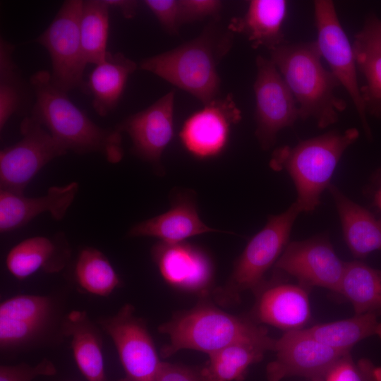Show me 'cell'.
Instances as JSON below:
<instances>
[{"instance_id": "obj_30", "label": "cell", "mask_w": 381, "mask_h": 381, "mask_svg": "<svg viewBox=\"0 0 381 381\" xmlns=\"http://www.w3.org/2000/svg\"><path fill=\"white\" fill-rule=\"evenodd\" d=\"M15 47L0 39V130L26 106L28 89L13 59Z\"/></svg>"}, {"instance_id": "obj_20", "label": "cell", "mask_w": 381, "mask_h": 381, "mask_svg": "<svg viewBox=\"0 0 381 381\" xmlns=\"http://www.w3.org/2000/svg\"><path fill=\"white\" fill-rule=\"evenodd\" d=\"M287 11L284 0H251L245 14L233 18L227 28L244 35L253 49L271 51L286 42L282 27Z\"/></svg>"}, {"instance_id": "obj_29", "label": "cell", "mask_w": 381, "mask_h": 381, "mask_svg": "<svg viewBox=\"0 0 381 381\" xmlns=\"http://www.w3.org/2000/svg\"><path fill=\"white\" fill-rule=\"evenodd\" d=\"M109 8L104 0L83 1L80 35L83 54L87 64L96 65L107 56Z\"/></svg>"}, {"instance_id": "obj_11", "label": "cell", "mask_w": 381, "mask_h": 381, "mask_svg": "<svg viewBox=\"0 0 381 381\" xmlns=\"http://www.w3.org/2000/svg\"><path fill=\"white\" fill-rule=\"evenodd\" d=\"M99 323L113 341L124 370L125 376L118 381H155L163 361L134 307L125 304Z\"/></svg>"}, {"instance_id": "obj_34", "label": "cell", "mask_w": 381, "mask_h": 381, "mask_svg": "<svg viewBox=\"0 0 381 381\" xmlns=\"http://www.w3.org/2000/svg\"><path fill=\"white\" fill-rule=\"evenodd\" d=\"M143 3L167 33H179L182 25L179 0H145Z\"/></svg>"}, {"instance_id": "obj_25", "label": "cell", "mask_w": 381, "mask_h": 381, "mask_svg": "<svg viewBox=\"0 0 381 381\" xmlns=\"http://www.w3.org/2000/svg\"><path fill=\"white\" fill-rule=\"evenodd\" d=\"M63 332L70 337L73 357L87 381H107L97 329L85 311L73 310L66 318Z\"/></svg>"}, {"instance_id": "obj_33", "label": "cell", "mask_w": 381, "mask_h": 381, "mask_svg": "<svg viewBox=\"0 0 381 381\" xmlns=\"http://www.w3.org/2000/svg\"><path fill=\"white\" fill-rule=\"evenodd\" d=\"M326 381H381V368H374L367 361L356 365L349 356L333 367Z\"/></svg>"}, {"instance_id": "obj_16", "label": "cell", "mask_w": 381, "mask_h": 381, "mask_svg": "<svg viewBox=\"0 0 381 381\" xmlns=\"http://www.w3.org/2000/svg\"><path fill=\"white\" fill-rule=\"evenodd\" d=\"M77 182L50 187L42 196L27 197L23 193L0 191V231L16 230L43 213L56 220L62 219L78 191Z\"/></svg>"}, {"instance_id": "obj_32", "label": "cell", "mask_w": 381, "mask_h": 381, "mask_svg": "<svg viewBox=\"0 0 381 381\" xmlns=\"http://www.w3.org/2000/svg\"><path fill=\"white\" fill-rule=\"evenodd\" d=\"M356 64L367 81L361 89L366 107L369 103L381 102V50L372 46L354 41Z\"/></svg>"}, {"instance_id": "obj_2", "label": "cell", "mask_w": 381, "mask_h": 381, "mask_svg": "<svg viewBox=\"0 0 381 381\" xmlns=\"http://www.w3.org/2000/svg\"><path fill=\"white\" fill-rule=\"evenodd\" d=\"M234 33L211 21L202 32L177 47L143 59L140 69L150 72L208 104L218 98L217 66L231 49Z\"/></svg>"}, {"instance_id": "obj_36", "label": "cell", "mask_w": 381, "mask_h": 381, "mask_svg": "<svg viewBox=\"0 0 381 381\" xmlns=\"http://www.w3.org/2000/svg\"><path fill=\"white\" fill-rule=\"evenodd\" d=\"M182 25L207 18L219 20L222 2L219 0H179Z\"/></svg>"}, {"instance_id": "obj_28", "label": "cell", "mask_w": 381, "mask_h": 381, "mask_svg": "<svg viewBox=\"0 0 381 381\" xmlns=\"http://www.w3.org/2000/svg\"><path fill=\"white\" fill-rule=\"evenodd\" d=\"M377 315L365 313L305 329L318 341L338 349L350 351L358 341L372 335L381 338V322Z\"/></svg>"}, {"instance_id": "obj_14", "label": "cell", "mask_w": 381, "mask_h": 381, "mask_svg": "<svg viewBox=\"0 0 381 381\" xmlns=\"http://www.w3.org/2000/svg\"><path fill=\"white\" fill-rule=\"evenodd\" d=\"M241 119V112L231 94L204 104L184 121L179 137L185 149L194 157L207 159L225 148L233 125Z\"/></svg>"}, {"instance_id": "obj_12", "label": "cell", "mask_w": 381, "mask_h": 381, "mask_svg": "<svg viewBox=\"0 0 381 381\" xmlns=\"http://www.w3.org/2000/svg\"><path fill=\"white\" fill-rule=\"evenodd\" d=\"M275 358L266 368L269 381H279L290 376L310 379L326 377L339 361L349 356V351L326 345L305 329L287 331L275 339Z\"/></svg>"}, {"instance_id": "obj_21", "label": "cell", "mask_w": 381, "mask_h": 381, "mask_svg": "<svg viewBox=\"0 0 381 381\" xmlns=\"http://www.w3.org/2000/svg\"><path fill=\"white\" fill-rule=\"evenodd\" d=\"M255 314L260 322L287 331L301 329L310 318L308 296L303 286L281 284L260 294Z\"/></svg>"}, {"instance_id": "obj_22", "label": "cell", "mask_w": 381, "mask_h": 381, "mask_svg": "<svg viewBox=\"0 0 381 381\" xmlns=\"http://www.w3.org/2000/svg\"><path fill=\"white\" fill-rule=\"evenodd\" d=\"M138 66L123 54L109 52L95 65L82 89L92 96V107L98 115L107 116L116 109L128 77Z\"/></svg>"}, {"instance_id": "obj_27", "label": "cell", "mask_w": 381, "mask_h": 381, "mask_svg": "<svg viewBox=\"0 0 381 381\" xmlns=\"http://www.w3.org/2000/svg\"><path fill=\"white\" fill-rule=\"evenodd\" d=\"M267 351L260 344L234 343L210 354L202 371L207 381H241L248 368L260 361Z\"/></svg>"}, {"instance_id": "obj_13", "label": "cell", "mask_w": 381, "mask_h": 381, "mask_svg": "<svg viewBox=\"0 0 381 381\" xmlns=\"http://www.w3.org/2000/svg\"><path fill=\"white\" fill-rule=\"evenodd\" d=\"M275 268L294 277L303 286L339 292L345 262L325 237L317 236L288 243Z\"/></svg>"}, {"instance_id": "obj_24", "label": "cell", "mask_w": 381, "mask_h": 381, "mask_svg": "<svg viewBox=\"0 0 381 381\" xmlns=\"http://www.w3.org/2000/svg\"><path fill=\"white\" fill-rule=\"evenodd\" d=\"M69 252L66 246L46 236H34L22 241L8 252L6 265L9 272L24 279L39 270L49 273L61 271Z\"/></svg>"}, {"instance_id": "obj_19", "label": "cell", "mask_w": 381, "mask_h": 381, "mask_svg": "<svg viewBox=\"0 0 381 381\" xmlns=\"http://www.w3.org/2000/svg\"><path fill=\"white\" fill-rule=\"evenodd\" d=\"M221 231L207 226L200 218L193 198L178 195L166 212L134 225L130 236H150L167 243H177L202 234Z\"/></svg>"}, {"instance_id": "obj_5", "label": "cell", "mask_w": 381, "mask_h": 381, "mask_svg": "<svg viewBox=\"0 0 381 381\" xmlns=\"http://www.w3.org/2000/svg\"><path fill=\"white\" fill-rule=\"evenodd\" d=\"M358 136L356 128L332 131L273 152L270 167L290 175L297 192L295 204L301 212L313 211L319 205L343 154Z\"/></svg>"}, {"instance_id": "obj_17", "label": "cell", "mask_w": 381, "mask_h": 381, "mask_svg": "<svg viewBox=\"0 0 381 381\" xmlns=\"http://www.w3.org/2000/svg\"><path fill=\"white\" fill-rule=\"evenodd\" d=\"M152 253L162 277L174 286L200 291L212 280L211 262L207 256L195 246L184 242L160 241L153 247Z\"/></svg>"}, {"instance_id": "obj_7", "label": "cell", "mask_w": 381, "mask_h": 381, "mask_svg": "<svg viewBox=\"0 0 381 381\" xmlns=\"http://www.w3.org/2000/svg\"><path fill=\"white\" fill-rule=\"evenodd\" d=\"M82 0L65 1L47 28L35 42L49 52L52 71L51 78L61 90L83 88L87 65L81 47L80 18Z\"/></svg>"}, {"instance_id": "obj_4", "label": "cell", "mask_w": 381, "mask_h": 381, "mask_svg": "<svg viewBox=\"0 0 381 381\" xmlns=\"http://www.w3.org/2000/svg\"><path fill=\"white\" fill-rule=\"evenodd\" d=\"M159 331L169 338V344L161 349L164 358L182 349L196 350L209 356L237 342L260 344L272 351L275 341L265 327L206 303L174 315L159 327Z\"/></svg>"}, {"instance_id": "obj_26", "label": "cell", "mask_w": 381, "mask_h": 381, "mask_svg": "<svg viewBox=\"0 0 381 381\" xmlns=\"http://www.w3.org/2000/svg\"><path fill=\"white\" fill-rule=\"evenodd\" d=\"M338 293L351 303L356 315L381 314V271L358 261L345 262Z\"/></svg>"}, {"instance_id": "obj_9", "label": "cell", "mask_w": 381, "mask_h": 381, "mask_svg": "<svg viewBox=\"0 0 381 381\" xmlns=\"http://www.w3.org/2000/svg\"><path fill=\"white\" fill-rule=\"evenodd\" d=\"M253 84L255 97V135L262 150L273 147L277 134L299 119L296 101L271 59L258 55Z\"/></svg>"}, {"instance_id": "obj_40", "label": "cell", "mask_w": 381, "mask_h": 381, "mask_svg": "<svg viewBox=\"0 0 381 381\" xmlns=\"http://www.w3.org/2000/svg\"><path fill=\"white\" fill-rule=\"evenodd\" d=\"M375 202L377 205L381 209V187L375 195Z\"/></svg>"}, {"instance_id": "obj_23", "label": "cell", "mask_w": 381, "mask_h": 381, "mask_svg": "<svg viewBox=\"0 0 381 381\" xmlns=\"http://www.w3.org/2000/svg\"><path fill=\"white\" fill-rule=\"evenodd\" d=\"M327 190L336 205L344 240L353 256L363 258L381 250V219L353 202L335 186L330 183Z\"/></svg>"}, {"instance_id": "obj_10", "label": "cell", "mask_w": 381, "mask_h": 381, "mask_svg": "<svg viewBox=\"0 0 381 381\" xmlns=\"http://www.w3.org/2000/svg\"><path fill=\"white\" fill-rule=\"evenodd\" d=\"M315 25L322 57L344 87L356 108L364 131L370 135L366 107L358 85L356 60L353 46L340 23L334 4L329 0L314 1Z\"/></svg>"}, {"instance_id": "obj_18", "label": "cell", "mask_w": 381, "mask_h": 381, "mask_svg": "<svg viewBox=\"0 0 381 381\" xmlns=\"http://www.w3.org/2000/svg\"><path fill=\"white\" fill-rule=\"evenodd\" d=\"M52 313L47 296L19 295L0 305L1 349L20 346L35 337L46 325Z\"/></svg>"}, {"instance_id": "obj_8", "label": "cell", "mask_w": 381, "mask_h": 381, "mask_svg": "<svg viewBox=\"0 0 381 381\" xmlns=\"http://www.w3.org/2000/svg\"><path fill=\"white\" fill-rule=\"evenodd\" d=\"M22 138L0 152L1 190L23 193L35 175L68 151L32 116L20 124Z\"/></svg>"}, {"instance_id": "obj_37", "label": "cell", "mask_w": 381, "mask_h": 381, "mask_svg": "<svg viewBox=\"0 0 381 381\" xmlns=\"http://www.w3.org/2000/svg\"><path fill=\"white\" fill-rule=\"evenodd\" d=\"M155 381H207L202 368L162 362Z\"/></svg>"}, {"instance_id": "obj_15", "label": "cell", "mask_w": 381, "mask_h": 381, "mask_svg": "<svg viewBox=\"0 0 381 381\" xmlns=\"http://www.w3.org/2000/svg\"><path fill=\"white\" fill-rule=\"evenodd\" d=\"M175 90L166 93L146 109L121 121L115 128L126 132L132 151L140 159L157 165L174 135Z\"/></svg>"}, {"instance_id": "obj_39", "label": "cell", "mask_w": 381, "mask_h": 381, "mask_svg": "<svg viewBox=\"0 0 381 381\" xmlns=\"http://www.w3.org/2000/svg\"><path fill=\"white\" fill-rule=\"evenodd\" d=\"M109 8L118 9L124 18H133L137 13L138 1L135 0H104Z\"/></svg>"}, {"instance_id": "obj_1", "label": "cell", "mask_w": 381, "mask_h": 381, "mask_svg": "<svg viewBox=\"0 0 381 381\" xmlns=\"http://www.w3.org/2000/svg\"><path fill=\"white\" fill-rule=\"evenodd\" d=\"M35 95L31 116L44 126L67 151L83 155L99 152L112 164L123 157L121 133L95 123L56 87L51 73L41 70L30 78Z\"/></svg>"}, {"instance_id": "obj_3", "label": "cell", "mask_w": 381, "mask_h": 381, "mask_svg": "<svg viewBox=\"0 0 381 381\" xmlns=\"http://www.w3.org/2000/svg\"><path fill=\"white\" fill-rule=\"evenodd\" d=\"M270 52L296 101L299 119H313L320 128L337 123L346 102L335 93L341 85L323 66L316 41H286Z\"/></svg>"}, {"instance_id": "obj_6", "label": "cell", "mask_w": 381, "mask_h": 381, "mask_svg": "<svg viewBox=\"0 0 381 381\" xmlns=\"http://www.w3.org/2000/svg\"><path fill=\"white\" fill-rule=\"evenodd\" d=\"M299 213L294 202L285 212L269 217L265 226L250 240L237 259L229 280L215 291L217 302L229 305L238 299L241 292L258 288L265 272L276 263L288 245Z\"/></svg>"}, {"instance_id": "obj_35", "label": "cell", "mask_w": 381, "mask_h": 381, "mask_svg": "<svg viewBox=\"0 0 381 381\" xmlns=\"http://www.w3.org/2000/svg\"><path fill=\"white\" fill-rule=\"evenodd\" d=\"M56 369L52 362L44 359L35 366L26 363L1 365L0 381H32L38 376L55 375Z\"/></svg>"}, {"instance_id": "obj_38", "label": "cell", "mask_w": 381, "mask_h": 381, "mask_svg": "<svg viewBox=\"0 0 381 381\" xmlns=\"http://www.w3.org/2000/svg\"><path fill=\"white\" fill-rule=\"evenodd\" d=\"M355 41L381 50V20L374 16L369 17Z\"/></svg>"}, {"instance_id": "obj_31", "label": "cell", "mask_w": 381, "mask_h": 381, "mask_svg": "<svg viewBox=\"0 0 381 381\" xmlns=\"http://www.w3.org/2000/svg\"><path fill=\"white\" fill-rule=\"evenodd\" d=\"M75 276L82 289L96 296H107L120 284L119 276L107 257L90 247L79 253Z\"/></svg>"}]
</instances>
